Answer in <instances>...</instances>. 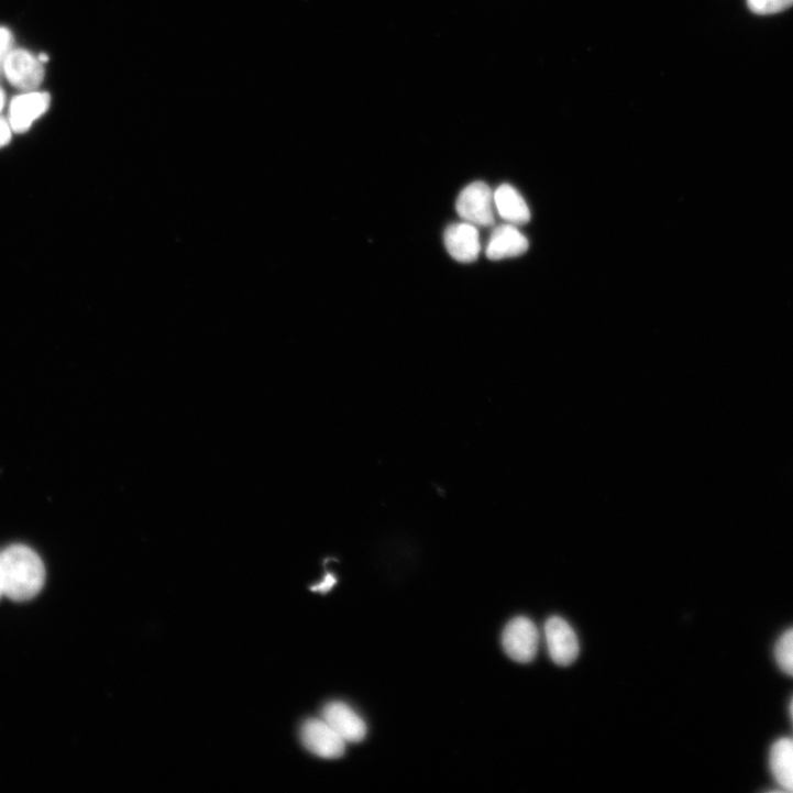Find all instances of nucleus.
Instances as JSON below:
<instances>
[{"mask_svg": "<svg viewBox=\"0 0 793 793\" xmlns=\"http://www.w3.org/2000/svg\"><path fill=\"white\" fill-rule=\"evenodd\" d=\"M4 596L15 602L36 597L46 581V569L41 557L30 547L14 544L0 553Z\"/></svg>", "mask_w": 793, "mask_h": 793, "instance_id": "nucleus-1", "label": "nucleus"}, {"mask_svg": "<svg viewBox=\"0 0 793 793\" xmlns=\"http://www.w3.org/2000/svg\"><path fill=\"white\" fill-rule=\"evenodd\" d=\"M502 643L510 659L519 663H529L538 652V628L528 617H516L506 625L502 636Z\"/></svg>", "mask_w": 793, "mask_h": 793, "instance_id": "nucleus-2", "label": "nucleus"}, {"mask_svg": "<svg viewBox=\"0 0 793 793\" xmlns=\"http://www.w3.org/2000/svg\"><path fill=\"white\" fill-rule=\"evenodd\" d=\"M494 195L484 183L467 186L456 201L458 214L475 227H492L495 222Z\"/></svg>", "mask_w": 793, "mask_h": 793, "instance_id": "nucleus-3", "label": "nucleus"}, {"mask_svg": "<svg viewBox=\"0 0 793 793\" xmlns=\"http://www.w3.org/2000/svg\"><path fill=\"white\" fill-rule=\"evenodd\" d=\"M304 746L313 755L335 759L345 752V741L323 718L308 719L301 727Z\"/></svg>", "mask_w": 793, "mask_h": 793, "instance_id": "nucleus-4", "label": "nucleus"}, {"mask_svg": "<svg viewBox=\"0 0 793 793\" xmlns=\"http://www.w3.org/2000/svg\"><path fill=\"white\" fill-rule=\"evenodd\" d=\"M546 641L552 661L561 667L572 664L580 653L576 634L563 618L552 616L544 626Z\"/></svg>", "mask_w": 793, "mask_h": 793, "instance_id": "nucleus-5", "label": "nucleus"}, {"mask_svg": "<svg viewBox=\"0 0 793 793\" xmlns=\"http://www.w3.org/2000/svg\"><path fill=\"white\" fill-rule=\"evenodd\" d=\"M8 80L18 89L36 91L45 79L44 63L26 51H12L4 70Z\"/></svg>", "mask_w": 793, "mask_h": 793, "instance_id": "nucleus-6", "label": "nucleus"}, {"mask_svg": "<svg viewBox=\"0 0 793 793\" xmlns=\"http://www.w3.org/2000/svg\"><path fill=\"white\" fill-rule=\"evenodd\" d=\"M345 742H360L367 733L362 717L343 702L328 703L322 709V717Z\"/></svg>", "mask_w": 793, "mask_h": 793, "instance_id": "nucleus-7", "label": "nucleus"}, {"mask_svg": "<svg viewBox=\"0 0 793 793\" xmlns=\"http://www.w3.org/2000/svg\"><path fill=\"white\" fill-rule=\"evenodd\" d=\"M51 102L49 95L36 91L16 97L11 104L9 121L13 132H27L48 111Z\"/></svg>", "mask_w": 793, "mask_h": 793, "instance_id": "nucleus-8", "label": "nucleus"}, {"mask_svg": "<svg viewBox=\"0 0 793 793\" xmlns=\"http://www.w3.org/2000/svg\"><path fill=\"white\" fill-rule=\"evenodd\" d=\"M444 244L449 254L463 264L475 262L481 252L478 230L467 222L449 227L444 233Z\"/></svg>", "mask_w": 793, "mask_h": 793, "instance_id": "nucleus-9", "label": "nucleus"}, {"mask_svg": "<svg viewBox=\"0 0 793 793\" xmlns=\"http://www.w3.org/2000/svg\"><path fill=\"white\" fill-rule=\"evenodd\" d=\"M527 239L515 225L505 224L495 229L487 245L486 256L491 261H502L525 254L528 251Z\"/></svg>", "mask_w": 793, "mask_h": 793, "instance_id": "nucleus-10", "label": "nucleus"}, {"mask_svg": "<svg viewBox=\"0 0 793 793\" xmlns=\"http://www.w3.org/2000/svg\"><path fill=\"white\" fill-rule=\"evenodd\" d=\"M495 207L503 220L519 227L530 221V211L519 192L509 185L500 186L494 194Z\"/></svg>", "mask_w": 793, "mask_h": 793, "instance_id": "nucleus-11", "label": "nucleus"}, {"mask_svg": "<svg viewBox=\"0 0 793 793\" xmlns=\"http://www.w3.org/2000/svg\"><path fill=\"white\" fill-rule=\"evenodd\" d=\"M769 764L782 790L793 792V738H780L771 746Z\"/></svg>", "mask_w": 793, "mask_h": 793, "instance_id": "nucleus-12", "label": "nucleus"}, {"mask_svg": "<svg viewBox=\"0 0 793 793\" xmlns=\"http://www.w3.org/2000/svg\"><path fill=\"white\" fill-rule=\"evenodd\" d=\"M774 657L778 667L793 678V628L784 631L778 639Z\"/></svg>", "mask_w": 793, "mask_h": 793, "instance_id": "nucleus-13", "label": "nucleus"}, {"mask_svg": "<svg viewBox=\"0 0 793 793\" xmlns=\"http://www.w3.org/2000/svg\"><path fill=\"white\" fill-rule=\"evenodd\" d=\"M747 4L757 15H773L793 7V0H747Z\"/></svg>", "mask_w": 793, "mask_h": 793, "instance_id": "nucleus-14", "label": "nucleus"}, {"mask_svg": "<svg viewBox=\"0 0 793 793\" xmlns=\"http://www.w3.org/2000/svg\"><path fill=\"white\" fill-rule=\"evenodd\" d=\"M13 51V36L7 29L0 27V73H3L5 62Z\"/></svg>", "mask_w": 793, "mask_h": 793, "instance_id": "nucleus-15", "label": "nucleus"}, {"mask_svg": "<svg viewBox=\"0 0 793 793\" xmlns=\"http://www.w3.org/2000/svg\"><path fill=\"white\" fill-rule=\"evenodd\" d=\"M12 126L10 122L0 119V148L5 147L12 140Z\"/></svg>", "mask_w": 793, "mask_h": 793, "instance_id": "nucleus-16", "label": "nucleus"}, {"mask_svg": "<svg viewBox=\"0 0 793 793\" xmlns=\"http://www.w3.org/2000/svg\"><path fill=\"white\" fill-rule=\"evenodd\" d=\"M335 583L337 579L332 574H328L322 583L312 587V591L326 593L329 592Z\"/></svg>", "mask_w": 793, "mask_h": 793, "instance_id": "nucleus-17", "label": "nucleus"}, {"mask_svg": "<svg viewBox=\"0 0 793 793\" xmlns=\"http://www.w3.org/2000/svg\"><path fill=\"white\" fill-rule=\"evenodd\" d=\"M4 596V587H3V575H2V563H0V598Z\"/></svg>", "mask_w": 793, "mask_h": 793, "instance_id": "nucleus-18", "label": "nucleus"}, {"mask_svg": "<svg viewBox=\"0 0 793 793\" xmlns=\"http://www.w3.org/2000/svg\"><path fill=\"white\" fill-rule=\"evenodd\" d=\"M5 106V96L2 89H0V112H2Z\"/></svg>", "mask_w": 793, "mask_h": 793, "instance_id": "nucleus-19", "label": "nucleus"}, {"mask_svg": "<svg viewBox=\"0 0 793 793\" xmlns=\"http://www.w3.org/2000/svg\"><path fill=\"white\" fill-rule=\"evenodd\" d=\"M790 716H791V720H792V725H793V697L790 702Z\"/></svg>", "mask_w": 793, "mask_h": 793, "instance_id": "nucleus-20", "label": "nucleus"}]
</instances>
